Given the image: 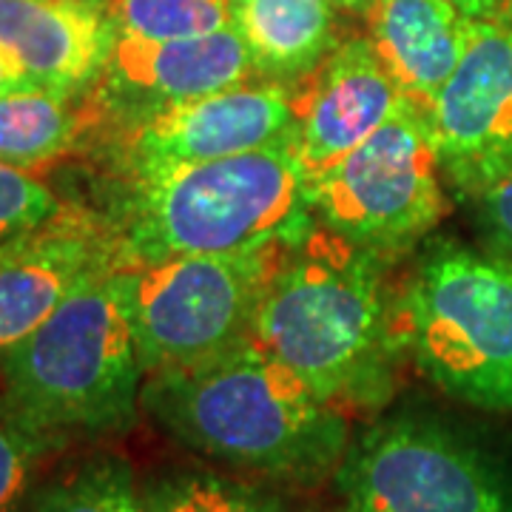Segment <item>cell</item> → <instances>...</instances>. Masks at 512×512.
I'll use <instances>...</instances> for the list:
<instances>
[{
  "label": "cell",
  "mask_w": 512,
  "mask_h": 512,
  "mask_svg": "<svg viewBox=\"0 0 512 512\" xmlns=\"http://www.w3.org/2000/svg\"><path fill=\"white\" fill-rule=\"evenodd\" d=\"M106 222L123 265L291 248L316 225L293 140L120 180Z\"/></svg>",
  "instance_id": "obj_3"
},
{
  "label": "cell",
  "mask_w": 512,
  "mask_h": 512,
  "mask_svg": "<svg viewBox=\"0 0 512 512\" xmlns=\"http://www.w3.org/2000/svg\"><path fill=\"white\" fill-rule=\"evenodd\" d=\"M384 259L316 222L282 251L256 308L251 339L342 413L382 407L393 390Z\"/></svg>",
  "instance_id": "obj_2"
},
{
  "label": "cell",
  "mask_w": 512,
  "mask_h": 512,
  "mask_svg": "<svg viewBox=\"0 0 512 512\" xmlns=\"http://www.w3.org/2000/svg\"><path fill=\"white\" fill-rule=\"evenodd\" d=\"M444 177L464 197L512 177V23L470 18L456 72L430 106Z\"/></svg>",
  "instance_id": "obj_10"
},
{
  "label": "cell",
  "mask_w": 512,
  "mask_h": 512,
  "mask_svg": "<svg viewBox=\"0 0 512 512\" xmlns=\"http://www.w3.org/2000/svg\"><path fill=\"white\" fill-rule=\"evenodd\" d=\"M282 251L168 256L123 265L146 376L197 367L248 342Z\"/></svg>",
  "instance_id": "obj_6"
},
{
  "label": "cell",
  "mask_w": 512,
  "mask_h": 512,
  "mask_svg": "<svg viewBox=\"0 0 512 512\" xmlns=\"http://www.w3.org/2000/svg\"><path fill=\"white\" fill-rule=\"evenodd\" d=\"M447 3H453L461 15L473 20L498 18V0H447Z\"/></svg>",
  "instance_id": "obj_24"
},
{
  "label": "cell",
  "mask_w": 512,
  "mask_h": 512,
  "mask_svg": "<svg viewBox=\"0 0 512 512\" xmlns=\"http://www.w3.org/2000/svg\"><path fill=\"white\" fill-rule=\"evenodd\" d=\"M123 265L106 217L66 202L55 220L0 248V359L94 276Z\"/></svg>",
  "instance_id": "obj_12"
},
{
  "label": "cell",
  "mask_w": 512,
  "mask_h": 512,
  "mask_svg": "<svg viewBox=\"0 0 512 512\" xmlns=\"http://www.w3.org/2000/svg\"><path fill=\"white\" fill-rule=\"evenodd\" d=\"M114 35L183 40L234 29V0H103Z\"/></svg>",
  "instance_id": "obj_20"
},
{
  "label": "cell",
  "mask_w": 512,
  "mask_h": 512,
  "mask_svg": "<svg viewBox=\"0 0 512 512\" xmlns=\"http://www.w3.org/2000/svg\"><path fill=\"white\" fill-rule=\"evenodd\" d=\"M498 18L512 23V0H498Z\"/></svg>",
  "instance_id": "obj_27"
},
{
  "label": "cell",
  "mask_w": 512,
  "mask_h": 512,
  "mask_svg": "<svg viewBox=\"0 0 512 512\" xmlns=\"http://www.w3.org/2000/svg\"><path fill=\"white\" fill-rule=\"evenodd\" d=\"M66 202L32 171L0 163V248L52 222Z\"/></svg>",
  "instance_id": "obj_22"
},
{
  "label": "cell",
  "mask_w": 512,
  "mask_h": 512,
  "mask_svg": "<svg viewBox=\"0 0 512 512\" xmlns=\"http://www.w3.org/2000/svg\"><path fill=\"white\" fill-rule=\"evenodd\" d=\"M234 29L256 80L285 86L313 72L339 46L330 0H234Z\"/></svg>",
  "instance_id": "obj_16"
},
{
  "label": "cell",
  "mask_w": 512,
  "mask_h": 512,
  "mask_svg": "<svg viewBox=\"0 0 512 512\" xmlns=\"http://www.w3.org/2000/svg\"><path fill=\"white\" fill-rule=\"evenodd\" d=\"M333 481L342 512H512V484L493 458L419 413L370 424Z\"/></svg>",
  "instance_id": "obj_8"
},
{
  "label": "cell",
  "mask_w": 512,
  "mask_h": 512,
  "mask_svg": "<svg viewBox=\"0 0 512 512\" xmlns=\"http://www.w3.org/2000/svg\"><path fill=\"white\" fill-rule=\"evenodd\" d=\"M478 222L498 254L512 256V177L484 188L478 197Z\"/></svg>",
  "instance_id": "obj_23"
},
{
  "label": "cell",
  "mask_w": 512,
  "mask_h": 512,
  "mask_svg": "<svg viewBox=\"0 0 512 512\" xmlns=\"http://www.w3.org/2000/svg\"><path fill=\"white\" fill-rule=\"evenodd\" d=\"M143 493L148 512H293L274 493L211 470H171Z\"/></svg>",
  "instance_id": "obj_19"
},
{
  "label": "cell",
  "mask_w": 512,
  "mask_h": 512,
  "mask_svg": "<svg viewBox=\"0 0 512 512\" xmlns=\"http://www.w3.org/2000/svg\"><path fill=\"white\" fill-rule=\"evenodd\" d=\"M330 3H333L336 9H348V12H365L370 0H330Z\"/></svg>",
  "instance_id": "obj_26"
},
{
  "label": "cell",
  "mask_w": 512,
  "mask_h": 512,
  "mask_svg": "<svg viewBox=\"0 0 512 512\" xmlns=\"http://www.w3.org/2000/svg\"><path fill=\"white\" fill-rule=\"evenodd\" d=\"M49 456L55 450L15 419L0 393V512H29L37 473Z\"/></svg>",
  "instance_id": "obj_21"
},
{
  "label": "cell",
  "mask_w": 512,
  "mask_h": 512,
  "mask_svg": "<svg viewBox=\"0 0 512 512\" xmlns=\"http://www.w3.org/2000/svg\"><path fill=\"white\" fill-rule=\"evenodd\" d=\"M248 80H256L254 63L237 29L183 40L117 35L89 97L100 126H123Z\"/></svg>",
  "instance_id": "obj_11"
},
{
  "label": "cell",
  "mask_w": 512,
  "mask_h": 512,
  "mask_svg": "<svg viewBox=\"0 0 512 512\" xmlns=\"http://www.w3.org/2000/svg\"><path fill=\"white\" fill-rule=\"evenodd\" d=\"M367 40L404 100L430 111L456 72L470 18L447 0H370Z\"/></svg>",
  "instance_id": "obj_15"
},
{
  "label": "cell",
  "mask_w": 512,
  "mask_h": 512,
  "mask_svg": "<svg viewBox=\"0 0 512 512\" xmlns=\"http://www.w3.org/2000/svg\"><path fill=\"white\" fill-rule=\"evenodd\" d=\"M143 382L123 265L86 282L0 359L3 402L55 453L134 427Z\"/></svg>",
  "instance_id": "obj_4"
},
{
  "label": "cell",
  "mask_w": 512,
  "mask_h": 512,
  "mask_svg": "<svg viewBox=\"0 0 512 512\" xmlns=\"http://www.w3.org/2000/svg\"><path fill=\"white\" fill-rule=\"evenodd\" d=\"M114 37L103 6L92 0H0V52L29 89L86 97Z\"/></svg>",
  "instance_id": "obj_14"
},
{
  "label": "cell",
  "mask_w": 512,
  "mask_h": 512,
  "mask_svg": "<svg viewBox=\"0 0 512 512\" xmlns=\"http://www.w3.org/2000/svg\"><path fill=\"white\" fill-rule=\"evenodd\" d=\"M402 92L367 37H345L291 86L296 154L308 180L325 174L399 111Z\"/></svg>",
  "instance_id": "obj_13"
},
{
  "label": "cell",
  "mask_w": 512,
  "mask_h": 512,
  "mask_svg": "<svg viewBox=\"0 0 512 512\" xmlns=\"http://www.w3.org/2000/svg\"><path fill=\"white\" fill-rule=\"evenodd\" d=\"M100 126L92 97L40 89L0 94V163L37 171L66 160Z\"/></svg>",
  "instance_id": "obj_17"
},
{
  "label": "cell",
  "mask_w": 512,
  "mask_h": 512,
  "mask_svg": "<svg viewBox=\"0 0 512 512\" xmlns=\"http://www.w3.org/2000/svg\"><path fill=\"white\" fill-rule=\"evenodd\" d=\"M430 111L402 100L362 146L308 180L313 220L350 245L393 254L447 214Z\"/></svg>",
  "instance_id": "obj_7"
},
{
  "label": "cell",
  "mask_w": 512,
  "mask_h": 512,
  "mask_svg": "<svg viewBox=\"0 0 512 512\" xmlns=\"http://www.w3.org/2000/svg\"><path fill=\"white\" fill-rule=\"evenodd\" d=\"M111 128L117 180L296 143L291 86L268 80H248Z\"/></svg>",
  "instance_id": "obj_9"
},
{
  "label": "cell",
  "mask_w": 512,
  "mask_h": 512,
  "mask_svg": "<svg viewBox=\"0 0 512 512\" xmlns=\"http://www.w3.org/2000/svg\"><path fill=\"white\" fill-rule=\"evenodd\" d=\"M92 3H103V0H92Z\"/></svg>",
  "instance_id": "obj_28"
},
{
  "label": "cell",
  "mask_w": 512,
  "mask_h": 512,
  "mask_svg": "<svg viewBox=\"0 0 512 512\" xmlns=\"http://www.w3.org/2000/svg\"><path fill=\"white\" fill-rule=\"evenodd\" d=\"M29 512H148V504L126 458L103 453L37 487Z\"/></svg>",
  "instance_id": "obj_18"
},
{
  "label": "cell",
  "mask_w": 512,
  "mask_h": 512,
  "mask_svg": "<svg viewBox=\"0 0 512 512\" xmlns=\"http://www.w3.org/2000/svg\"><path fill=\"white\" fill-rule=\"evenodd\" d=\"M143 413L197 456L285 484L336 476L350 447L348 416L254 339L197 367L146 376Z\"/></svg>",
  "instance_id": "obj_1"
},
{
  "label": "cell",
  "mask_w": 512,
  "mask_h": 512,
  "mask_svg": "<svg viewBox=\"0 0 512 512\" xmlns=\"http://www.w3.org/2000/svg\"><path fill=\"white\" fill-rule=\"evenodd\" d=\"M393 330L444 393L512 416V256L433 245L393 302Z\"/></svg>",
  "instance_id": "obj_5"
},
{
  "label": "cell",
  "mask_w": 512,
  "mask_h": 512,
  "mask_svg": "<svg viewBox=\"0 0 512 512\" xmlns=\"http://www.w3.org/2000/svg\"><path fill=\"white\" fill-rule=\"evenodd\" d=\"M20 89H29L26 86V80L20 77L18 69L6 60V55L0 52V94H9V92H20Z\"/></svg>",
  "instance_id": "obj_25"
}]
</instances>
